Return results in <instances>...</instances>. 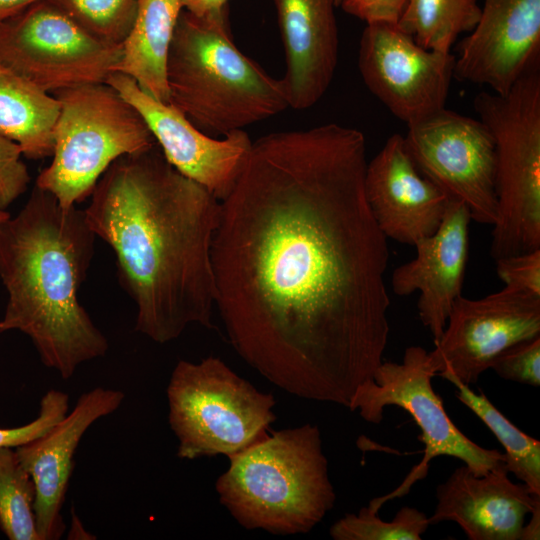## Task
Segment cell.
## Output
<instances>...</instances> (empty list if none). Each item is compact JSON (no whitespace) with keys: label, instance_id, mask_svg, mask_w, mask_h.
I'll list each match as a JSON object with an SVG mask.
<instances>
[{"label":"cell","instance_id":"836d02e7","mask_svg":"<svg viewBox=\"0 0 540 540\" xmlns=\"http://www.w3.org/2000/svg\"><path fill=\"white\" fill-rule=\"evenodd\" d=\"M39 0H0V25Z\"/></svg>","mask_w":540,"mask_h":540},{"label":"cell","instance_id":"277c9868","mask_svg":"<svg viewBox=\"0 0 540 540\" xmlns=\"http://www.w3.org/2000/svg\"><path fill=\"white\" fill-rule=\"evenodd\" d=\"M167 84L169 103L208 135L243 130L289 107L282 80L235 45L228 6L201 16L181 12L168 56Z\"/></svg>","mask_w":540,"mask_h":540},{"label":"cell","instance_id":"d6986e66","mask_svg":"<svg viewBox=\"0 0 540 540\" xmlns=\"http://www.w3.org/2000/svg\"><path fill=\"white\" fill-rule=\"evenodd\" d=\"M508 474L505 464L483 475L465 464L457 467L436 488L430 525L454 522L469 540H520L526 516L540 496Z\"/></svg>","mask_w":540,"mask_h":540},{"label":"cell","instance_id":"7402d4cb","mask_svg":"<svg viewBox=\"0 0 540 540\" xmlns=\"http://www.w3.org/2000/svg\"><path fill=\"white\" fill-rule=\"evenodd\" d=\"M59 102L0 58V136L15 142L24 157L53 153Z\"/></svg>","mask_w":540,"mask_h":540},{"label":"cell","instance_id":"52a82bcc","mask_svg":"<svg viewBox=\"0 0 540 540\" xmlns=\"http://www.w3.org/2000/svg\"><path fill=\"white\" fill-rule=\"evenodd\" d=\"M496 148L497 220L493 259L540 249V66L535 63L506 95L473 100Z\"/></svg>","mask_w":540,"mask_h":540},{"label":"cell","instance_id":"9c48e42d","mask_svg":"<svg viewBox=\"0 0 540 540\" xmlns=\"http://www.w3.org/2000/svg\"><path fill=\"white\" fill-rule=\"evenodd\" d=\"M435 376L429 352L421 346H409L400 363L383 360L351 399L348 408L358 411L369 423H381L385 408L396 406L405 410L421 430L422 460L398 488L379 497L383 504L408 493L416 481L426 476L430 461L439 456L457 458L477 475L505 464L504 453L479 446L451 421L433 388Z\"/></svg>","mask_w":540,"mask_h":540},{"label":"cell","instance_id":"ac0fdd59","mask_svg":"<svg viewBox=\"0 0 540 540\" xmlns=\"http://www.w3.org/2000/svg\"><path fill=\"white\" fill-rule=\"evenodd\" d=\"M468 208L449 200L443 220L432 235L419 240L414 259L393 271L391 286L398 296L418 291V316L434 344L441 338L455 299L462 295L468 259Z\"/></svg>","mask_w":540,"mask_h":540},{"label":"cell","instance_id":"cb8c5ba5","mask_svg":"<svg viewBox=\"0 0 540 540\" xmlns=\"http://www.w3.org/2000/svg\"><path fill=\"white\" fill-rule=\"evenodd\" d=\"M450 382L456 387V398L487 426L504 448L508 472L532 494L540 496V441L517 428L481 391L475 393L470 386Z\"/></svg>","mask_w":540,"mask_h":540},{"label":"cell","instance_id":"4fadbf2b","mask_svg":"<svg viewBox=\"0 0 540 540\" xmlns=\"http://www.w3.org/2000/svg\"><path fill=\"white\" fill-rule=\"evenodd\" d=\"M540 336V297L510 288L480 299L458 296L429 352L437 376L470 386L511 345Z\"/></svg>","mask_w":540,"mask_h":540},{"label":"cell","instance_id":"7a4b0ae2","mask_svg":"<svg viewBox=\"0 0 540 540\" xmlns=\"http://www.w3.org/2000/svg\"><path fill=\"white\" fill-rule=\"evenodd\" d=\"M90 197L87 222L114 252L136 305L135 331L164 344L191 324L212 328L220 200L178 172L157 143L116 159Z\"/></svg>","mask_w":540,"mask_h":540},{"label":"cell","instance_id":"d4e9b609","mask_svg":"<svg viewBox=\"0 0 540 540\" xmlns=\"http://www.w3.org/2000/svg\"><path fill=\"white\" fill-rule=\"evenodd\" d=\"M35 486L14 447H0V529L10 540H40L34 513Z\"/></svg>","mask_w":540,"mask_h":540},{"label":"cell","instance_id":"4316f807","mask_svg":"<svg viewBox=\"0 0 540 540\" xmlns=\"http://www.w3.org/2000/svg\"><path fill=\"white\" fill-rule=\"evenodd\" d=\"M97 38L121 45L137 9V0H48Z\"/></svg>","mask_w":540,"mask_h":540},{"label":"cell","instance_id":"4dcf8cb0","mask_svg":"<svg viewBox=\"0 0 540 540\" xmlns=\"http://www.w3.org/2000/svg\"><path fill=\"white\" fill-rule=\"evenodd\" d=\"M13 141L0 136V207L6 209L27 190L31 177Z\"/></svg>","mask_w":540,"mask_h":540},{"label":"cell","instance_id":"6da1fadb","mask_svg":"<svg viewBox=\"0 0 540 540\" xmlns=\"http://www.w3.org/2000/svg\"><path fill=\"white\" fill-rule=\"evenodd\" d=\"M367 162L363 133L334 123L257 139L211 248L236 353L285 392L347 408L390 333L389 249Z\"/></svg>","mask_w":540,"mask_h":540},{"label":"cell","instance_id":"1f68e13d","mask_svg":"<svg viewBox=\"0 0 540 540\" xmlns=\"http://www.w3.org/2000/svg\"><path fill=\"white\" fill-rule=\"evenodd\" d=\"M407 0H342V9L368 23L396 24Z\"/></svg>","mask_w":540,"mask_h":540},{"label":"cell","instance_id":"484cf974","mask_svg":"<svg viewBox=\"0 0 540 540\" xmlns=\"http://www.w3.org/2000/svg\"><path fill=\"white\" fill-rule=\"evenodd\" d=\"M381 508L373 499L357 513H347L329 530L334 540H420L430 523L428 516L413 507H402L390 521L382 520Z\"/></svg>","mask_w":540,"mask_h":540},{"label":"cell","instance_id":"7c38bea8","mask_svg":"<svg viewBox=\"0 0 540 540\" xmlns=\"http://www.w3.org/2000/svg\"><path fill=\"white\" fill-rule=\"evenodd\" d=\"M455 56L425 49L396 24L368 23L358 67L362 79L387 109L410 126L445 108Z\"/></svg>","mask_w":540,"mask_h":540},{"label":"cell","instance_id":"83f0119b","mask_svg":"<svg viewBox=\"0 0 540 540\" xmlns=\"http://www.w3.org/2000/svg\"><path fill=\"white\" fill-rule=\"evenodd\" d=\"M500 378L540 386V336L519 341L502 351L491 363Z\"/></svg>","mask_w":540,"mask_h":540},{"label":"cell","instance_id":"d6a6232c","mask_svg":"<svg viewBox=\"0 0 540 540\" xmlns=\"http://www.w3.org/2000/svg\"><path fill=\"white\" fill-rule=\"evenodd\" d=\"M183 10L194 15H205L207 13L221 10L227 6L228 0H180Z\"/></svg>","mask_w":540,"mask_h":540},{"label":"cell","instance_id":"3957f363","mask_svg":"<svg viewBox=\"0 0 540 540\" xmlns=\"http://www.w3.org/2000/svg\"><path fill=\"white\" fill-rule=\"evenodd\" d=\"M95 237L84 210L62 206L35 185L0 229V278L8 294L0 333L27 335L42 363L63 379L109 347L78 299Z\"/></svg>","mask_w":540,"mask_h":540},{"label":"cell","instance_id":"5bb4252c","mask_svg":"<svg viewBox=\"0 0 540 540\" xmlns=\"http://www.w3.org/2000/svg\"><path fill=\"white\" fill-rule=\"evenodd\" d=\"M105 82L138 111L165 159L178 172L220 201L229 194L252 146L244 130L215 139L198 129L174 105L143 91L132 78L113 72Z\"/></svg>","mask_w":540,"mask_h":540},{"label":"cell","instance_id":"8992f818","mask_svg":"<svg viewBox=\"0 0 540 540\" xmlns=\"http://www.w3.org/2000/svg\"><path fill=\"white\" fill-rule=\"evenodd\" d=\"M59 113L51 163L35 186L64 207L90 197L98 180L118 158L156 145L138 111L106 82L57 91Z\"/></svg>","mask_w":540,"mask_h":540},{"label":"cell","instance_id":"8d00e7d4","mask_svg":"<svg viewBox=\"0 0 540 540\" xmlns=\"http://www.w3.org/2000/svg\"><path fill=\"white\" fill-rule=\"evenodd\" d=\"M342 0H335L336 6H340Z\"/></svg>","mask_w":540,"mask_h":540},{"label":"cell","instance_id":"d590c367","mask_svg":"<svg viewBox=\"0 0 540 540\" xmlns=\"http://www.w3.org/2000/svg\"><path fill=\"white\" fill-rule=\"evenodd\" d=\"M10 214L6 211V209H3L0 207V229L2 225L10 218Z\"/></svg>","mask_w":540,"mask_h":540},{"label":"cell","instance_id":"e575fe53","mask_svg":"<svg viewBox=\"0 0 540 540\" xmlns=\"http://www.w3.org/2000/svg\"><path fill=\"white\" fill-rule=\"evenodd\" d=\"M540 539V502L529 513V521L524 524L520 540Z\"/></svg>","mask_w":540,"mask_h":540},{"label":"cell","instance_id":"ba28073f","mask_svg":"<svg viewBox=\"0 0 540 540\" xmlns=\"http://www.w3.org/2000/svg\"><path fill=\"white\" fill-rule=\"evenodd\" d=\"M166 392L181 459L229 457L262 439L276 420L274 396L214 356L178 361Z\"/></svg>","mask_w":540,"mask_h":540},{"label":"cell","instance_id":"ffe728a7","mask_svg":"<svg viewBox=\"0 0 540 540\" xmlns=\"http://www.w3.org/2000/svg\"><path fill=\"white\" fill-rule=\"evenodd\" d=\"M284 55L289 107L304 110L325 94L338 61L335 0H273Z\"/></svg>","mask_w":540,"mask_h":540},{"label":"cell","instance_id":"f546056e","mask_svg":"<svg viewBox=\"0 0 540 540\" xmlns=\"http://www.w3.org/2000/svg\"><path fill=\"white\" fill-rule=\"evenodd\" d=\"M495 263L505 287L540 297V249L501 257Z\"/></svg>","mask_w":540,"mask_h":540},{"label":"cell","instance_id":"30bf717a","mask_svg":"<svg viewBox=\"0 0 540 540\" xmlns=\"http://www.w3.org/2000/svg\"><path fill=\"white\" fill-rule=\"evenodd\" d=\"M121 45L103 41L48 0L0 25V58L43 91L105 82Z\"/></svg>","mask_w":540,"mask_h":540},{"label":"cell","instance_id":"f1b7e54d","mask_svg":"<svg viewBox=\"0 0 540 540\" xmlns=\"http://www.w3.org/2000/svg\"><path fill=\"white\" fill-rule=\"evenodd\" d=\"M69 411V396L60 390L47 391L40 401L37 417L15 428H0V447H17L44 434Z\"/></svg>","mask_w":540,"mask_h":540},{"label":"cell","instance_id":"2e32d148","mask_svg":"<svg viewBox=\"0 0 540 540\" xmlns=\"http://www.w3.org/2000/svg\"><path fill=\"white\" fill-rule=\"evenodd\" d=\"M124 398L121 390L95 387L81 394L74 408L44 434L15 447L35 486L34 513L40 540L62 536V507L78 445L89 427L115 412Z\"/></svg>","mask_w":540,"mask_h":540},{"label":"cell","instance_id":"44dd1931","mask_svg":"<svg viewBox=\"0 0 540 540\" xmlns=\"http://www.w3.org/2000/svg\"><path fill=\"white\" fill-rule=\"evenodd\" d=\"M180 0H137L133 24L121 44L114 72L132 78L154 98L169 102L167 63Z\"/></svg>","mask_w":540,"mask_h":540},{"label":"cell","instance_id":"e0dca14e","mask_svg":"<svg viewBox=\"0 0 540 540\" xmlns=\"http://www.w3.org/2000/svg\"><path fill=\"white\" fill-rule=\"evenodd\" d=\"M365 194L386 238L414 246L439 228L447 195L424 177L411 157L404 136H390L365 171Z\"/></svg>","mask_w":540,"mask_h":540},{"label":"cell","instance_id":"5b68a950","mask_svg":"<svg viewBox=\"0 0 540 540\" xmlns=\"http://www.w3.org/2000/svg\"><path fill=\"white\" fill-rule=\"evenodd\" d=\"M228 459L215 488L220 503L247 530L308 533L335 505L317 425L267 433Z\"/></svg>","mask_w":540,"mask_h":540},{"label":"cell","instance_id":"9a60e30c","mask_svg":"<svg viewBox=\"0 0 540 540\" xmlns=\"http://www.w3.org/2000/svg\"><path fill=\"white\" fill-rule=\"evenodd\" d=\"M459 44L454 77L506 95L540 51V0H484L478 23Z\"/></svg>","mask_w":540,"mask_h":540},{"label":"cell","instance_id":"603a6c76","mask_svg":"<svg viewBox=\"0 0 540 540\" xmlns=\"http://www.w3.org/2000/svg\"><path fill=\"white\" fill-rule=\"evenodd\" d=\"M479 0H407L396 25L425 49L450 52L459 35L471 32Z\"/></svg>","mask_w":540,"mask_h":540},{"label":"cell","instance_id":"8fae6325","mask_svg":"<svg viewBox=\"0 0 540 540\" xmlns=\"http://www.w3.org/2000/svg\"><path fill=\"white\" fill-rule=\"evenodd\" d=\"M406 150L419 172L450 200L462 202L471 220H497L496 148L480 120L446 108L408 126Z\"/></svg>","mask_w":540,"mask_h":540}]
</instances>
